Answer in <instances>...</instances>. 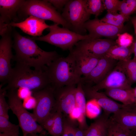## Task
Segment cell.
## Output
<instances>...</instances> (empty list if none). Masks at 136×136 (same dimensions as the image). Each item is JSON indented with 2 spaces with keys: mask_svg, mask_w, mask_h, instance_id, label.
Returning <instances> with one entry per match:
<instances>
[{
  "mask_svg": "<svg viewBox=\"0 0 136 136\" xmlns=\"http://www.w3.org/2000/svg\"><path fill=\"white\" fill-rule=\"evenodd\" d=\"M13 37V48L15 53L13 58L16 62L37 70H45L46 66L61 56L55 51L44 50L35 40L23 36L16 31L14 32Z\"/></svg>",
  "mask_w": 136,
  "mask_h": 136,
  "instance_id": "cell-1",
  "label": "cell"
},
{
  "mask_svg": "<svg viewBox=\"0 0 136 136\" xmlns=\"http://www.w3.org/2000/svg\"><path fill=\"white\" fill-rule=\"evenodd\" d=\"M6 86L2 88L3 91L21 88L33 92L50 85L46 68L45 70H32L27 65L18 62L12 68Z\"/></svg>",
  "mask_w": 136,
  "mask_h": 136,
  "instance_id": "cell-2",
  "label": "cell"
},
{
  "mask_svg": "<svg viewBox=\"0 0 136 136\" xmlns=\"http://www.w3.org/2000/svg\"><path fill=\"white\" fill-rule=\"evenodd\" d=\"M46 70L54 89L65 86L77 85L82 77L77 71L74 58L70 53L66 57L60 56L46 66Z\"/></svg>",
  "mask_w": 136,
  "mask_h": 136,
  "instance_id": "cell-3",
  "label": "cell"
},
{
  "mask_svg": "<svg viewBox=\"0 0 136 136\" xmlns=\"http://www.w3.org/2000/svg\"><path fill=\"white\" fill-rule=\"evenodd\" d=\"M20 17L33 16L49 20L71 30V28L61 14L47 0L25 1L18 12Z\"/></svg>",
  "mask_w": 136,
  "mask_h": 136,
  "instance_id": "cell-4",
  "label": "cell"
},
{
  "mask_svg": "<svg viewBox=\"0 0 136 136\" xmlns=\"http://www.w3.org/2000/svg\"><path fill=\"white\" fill-rule=\"evenodd\" d=\"M17 89L8 90L6 96L8 98L10 109L17 118L23 136H27L28 134L32 133L45 134L44 129L37 123L32 114L28 112L23 107L21 99L18 95Z\"/></svg>",
  "mask_w": 136,
  "mask_h": 136,
  "instance_id": "cell-5",
  "label": "cell"
},
{
  "mask_svg": "<svg viewBox=\"0 0 136 136\" xmlns=\"http://www.w3.org/2000/svg\"><path fill=\"white\" fill-rule=\"evenodd\" d=\"M54 23L48 28L49 32L42 36L30 38L35 41L45 42L61 48L63 50H72L79 41L89 38L88 35H82Z\"/></svg>",
  "mask_w": 136,
  "mask_h": 136,
  "instance_id": "cell-6",
  "label": "cell"
},
{
  "mask_svg": "<svg viewBox=\"0 0 136 136\" xmlns=\"http://www.w3.org/2000/svg\"><path fill=\"white\" fill-rule=\"evenodd\" d=\"M62 11L61 14L70 26L71 30L81 35H86L84 25L89 19L91 14L86 8L85 0H69Z\"/></svg>",
  "mask_w": 136,
  "mask_h": 136,
  "instance_id": "cell-7",
  "label": "cell"
},
{
  "mask_svg": "<svg viewBox=\"0 0 136 136\" xmlns=\"http://www.w3.org/2000/svg\"><path fill=\"white\" fill-rule=\"evenodd\" d=\"M54 89L51 85L41 90L32 92L36 104L32 113L41 125L51 112L55 103Z\"/></svg>",
  "mask_w": 136,
  "mask_h": 136,
  "instance_id": "cell-8",
  "label": "cell"
},
{
  "mask_svg": "<svg viewBox=\"0 0 136 136\" xmlns=\"http://www.w3.org/2000/svg\"><path fill=\"white\" fill-rule=\"evenodd\" d=\"M12 27L1 35L0 40V81L2 86L7 83L12 68L11 61L13 58L12 52L13 42L11 37Z\"/></svg>",
  "mask_w": 136,
  "mask_h": 136,
  "instance_id": "cell-9",
  "label": "cell"
},
{
  "mask_svg": "<svg viewBox=\"0 0 136 136\" xmlns=\"http://www.w3.org/2000/svg\"><path fill=\"white\" fill-rule=\"evenodd\" d=\"M116 45L115 41L110 39L88 38L78 42L72 49L100 58L105 56L112 47Z\"/></svg>",
  "mask_w": 136,
  "mask_h": 136,
  "instance_id": "cell-10",
  "label": "cell"
},
{
  "mask_svg": "<svg viewBox=\"0 0 136 136\" xmlns=\"http://www.w3.org/2000/svg\"><path fill=\"white\" fill-rule=\"evenodd\" d=\"M123 69L118 62L100 82L91 86L95 90L113 88L129 89L132 88Z\"/></svg>",
  "mask_w": 136,
  "mask_h": 136,
  "instance_id": "cell-11",
  "label": "cell"
},
{
  "mask_svg": "<svg viewBox=\"0 0 136 136\" xmlns=\"http://www.w3.org/2000/svg\"><path fill=\"white\" fill-rule=\"evenodd\" d=\"M84 28L88 31L89 38H99L105 37L113 40L117 39L119 34L126 32L127 26L119 28L103 22L97 18L89 19L84 24Z\"/></svg>",
  "mask_w": 136,
  "mask_h": 136,
  "instance_id": "cell-12",
  "label": "cell"
},
{
  "mask_svg": "<svg viewBox=\"0 0 136 136\" xmlns=\"http://www.w3.org/2000/svg\"><path fill=\"white\" fill-rule=\"evenodd\" d=\"M75 85L54 89L55 103L52 111L58 110L65 115L70 114L76 107Z\"/></svg>",
  "mask_w": 136,
  "mask_h": 136,
  "instance_id": "cell-13",
  "label": "cell"
},
{
  "mask_svg": "<svg viewBox=\"0 0 136 136\" xmlns=\"http://www.w3.org/2000/svg\"><path fill=\"white\" fill-rule=\"evenodd\" d=\"M82 83L85 97L90 100H95L106 114L109 116L110 114L117 113L122 109L128 108L113 100L105 93L95 90L92 88V85Z\"/></svg>",
  "mask_w": 136,
  "mask_h": 136,
  "instance_id": "cell-14",
  "label": "cell"
},
{
  "mask_svg": "<svg viewBox=\"0 0 136 136\" xmlns=\"http://www.w3.org/2000/svg\"><path fill=\"white\" fill-rule=\"evenodd\" d=\"M118 61L105 55L100 58L96 65L87 76L82 77L81 82L92 85L101 81L116 66Z\"/></svg>",
  "mask_w": 136,
  "mask_h": 136,
  "instance_id": "cell-15",
  "label": "cell"
},
{
  "mask_svg": "<svg viewBox=\"0 0 136 136\" xmlns=\"http://www.w3.org/2000/svg\"><path fill=\"white\" fill-rule=\"evenodd\" d=\"M9 25L12 27H18L24 33L33 37L41 36L43 31L49 28L50 26L46 23L45 20L32 16L20 22H12Z\"/></svg>",
  "mask_w": 136,
  "mask_h": 136,
  "instance_id": "cell-16",
  "label": "cell"
},
{
  "mask_svg": "<svg viewBox=\"0 0 136 136\" xmlns=\"http://www.w3.org/2000/svg\"><path fill=\"white\" fill-rule=\"evenodd\" d=\"M70 53L74 58L77 72L81 77L88 75L96 65L100 59L72 49L70 51Z\"/></svg>",
  "mask_w": 136,
  "mask_h": 136,
  "instance_id": "cell-17",
  "label": "cell"
},
{
  "mask_svg": "<svg viewBox=\"0 0 136 136\" xmlns=\"http://www.w3.org/2000/svg\"><path fill=\"white\" fill-rule=\"evenodd\" d=\"M25 0H0V23L9 25L17 20L18 12Z\"/></svg>",
  "mask_w": 136,
  "mask_h": 136,
  "instance_id": "cell-18",
  "label": "cell"
},
{
  "mask_svg": "<svg viewBox=\"0 0 136 136\" xmlns=\"http://www.w3.org/2000/svg\"><path fill=\"white\" fill-rule=\"evenodd\" d=\"M111 117L123 127L130 130H136V110L134 108L122 109Z\"/></svg>",
  "mask_w": 136,
  "mask_h": 136,
  "instance_id": "cell-19",
  "label": "cell"
},
{
  "mask_svg": "<svg viewBox=\"0 0 136 136\" xmlns=\"http://www.w3.org/2000/svg\"><path fill=\"white\" fill-rule=\"evenodd\" d=\"M105 94L108 96L122 103L124 105L134 108L135 97L133 88H113L105 90Z\"/></svg>",
  "mask_w": 136,
  "mask_h": 136,
  "instance_id": "cell-20",
  "label": "cell"
},
{
  "mask_svg": "<svg viewBox=\"0 0 136 136\" xmlns=\"http://www.w3.org/2000/svg\"><path fill=\"white\" fill-rule=\"evenodd\" d=\"M109 116L104 112L88 126L84 136H107Z\"/></svg>",
  "mask_w": 136,
  "mask_h": 136,
  "instance_id": "cell-21",
  "label": "cell"
},
{
  "mask_svg": "<svg viewBox=\"0 0 136 136\" xmlns=\"http://www.w3.org/2000/svg\"><path fill=\"white\" fill-rule=\"evenodd\" d=\"M75 95L76 107L80 113V116L78 119L79 123V127L82 129H86L88 127L85 118L86 104V97L81 82L77 84L76 87Z\"/></svg>",
  "mask_w": 136,
  "mask_h": 136,
  "instance_id": "cell-22",
  "label": "cell"
},
{
  "mask_svg": "<svg viewBox=\"0 0 136 136\" xmlns=\"http://www.w3.org/2000/svg\"><path fill=\"white\" fill-rule=\"evenodd\" d=\"M132 54L130 46L126 47L116 45L112 47L105 56L118 61H126L131 59Z\"/></svg>",
  "mask_w": 136,
  "mask_h": 136,
  "instance_id": "cell-23",
  "label": "cell"
},
{
  "mask_svg": "<svg viewBox=\"0 0 136 136\" xmlns=\"http://www.w3.org/2000/svg\"><path fill=\"white\" fill-rule=\"evenodd\" d=\"M118 62L124 71L127 77L132 84L136 83V58L133 57L126 61Z\"/></svg>",
  "mask_w": 136,
  "mask_h": 136,
  "instance_id": "cell-24",
  "label": "cell"
},
{
  "mask_svg": "<svg viewBox=\"0 0 136 136\" xmlns=\"http://www.w3.org/2000/svg\"><path fill=\"white\" fill-rule=\"evenodd\" d=\"M131 130L117 123L112 117L109 118L107 136H129Z\"/></svg>",
  "mask_w": 136,
  "mask_h": 136,
  "instance_id": "cell-25",
  "label": "cell"
},
{
  "mask_svg": "<svg viewBox=\"0 0 136 136\" xmlns=\"http://www.w3.org/2000/svg\"><path fill=\"white\" fill-rule=\"evenodd\" d=\"M129 17L121 14H112L107 13L106 15L101 19L102 22L119 28L124 26V23L128 20Z\"/></svg>",
  "mask_w": 136,
  "mask_h": 136,
  "instance_id": "cell-26",
  "label": "cell"
},
{
  "mask_svg": "<svg viewBox=\"0 0 136 136\" xmlns=\"http://www.w3.org/2000/svg\"><path fill=\"white\" fill-rule=\"evenodd\" d=\"M85 5L88 12L97 17L105 10L102 0H85Z\"/></svg>",
  "mask_w": 136,
  "mask_h": 136,
  "instance_id": "cell-27",
  "label": "cell"
},
{
  "mask_svg": "<svg viewBox=\"0 0 136 136\" xmlns=\"http://www.w3.org/2000/svg\"><path fill=\"white\" fill-rule=\"evenodd\" d=\"M55 112V118L53 125L48 132L52 136H61L63 131V118L62 113L59 110Z\"/></svg>",
  "mask_w": 136,
  "mask_h": 136,
  "instance_id": "cell-28",
  "label": "cell"
},
{
  "mask_svg": "<svg viewBox=\"0 0 136 136\" xmlns=\"http://www.w3.org/2000/svg\"><path fill=\"white\" fill-rule=\"evenodd\" d=\"M19 125L11 123L5 117L0 116V133H11L19 135Z\"/></svg>",
  "mask_w": 136,
  "mask_h": 136,
  "instance_id": "cell-29",
  "label": "cell"
},
{
  "mask_svg": "<svg viewBox=\"0 0 136 136\" xmlns=\"http://www.w3.org/2000/svg\"><path fill=\"white\" fill-rule=\"evenodd\" d=\"M118 11L120 14L130 18L131 14L136 12V0L121 1Z\"/></svg>",
  "mask_w": 136,
  "mask_h": 136,
  "instance_id": "cell-30",
  "label": "cell"
},
{
  "mask_svg": "<svg viewBox=\"0 0 136 136\" xmlns=\"http://www.w3.org/2000/svg\"><path fill=\"white\" fill-rule=\"evenodd\" d=\"M2 86L1 84L0 85V116H3L9 119V116L8 111L10 108L5 98L7 91L2 90Z\"/></svg>",
  "mask_w": 136,
  "mask_h": 136,
  "instance_id": "cell-31",
  "label": "cell"
},
{
  "mask_svg": "<svg viewBox=\"0 0 136 136\" xmlns=\"http://www.w3.org/2000/svg\"><path fill=\"white\" fill-rule=\"evenodd\" d=\"M117 36L115 42L117 45L119 46L128 47L133 43V37L127 32L118 34Z\"/></svg>",
  "mask_w": 136,
  "mask_h": 136,
  "instance_id": "cell-32",
  "label": "cell"
},
{
  "mask_svg": "<svg viewBox=\"0 0 136 136\" xmlns=\"http://www.w3.org/2000/svg\"><path fill=\"white\" fill-rule=\"evenodd\" d=\"M105 9L107 13L112 14L117 13L120 5L121 1L119 0H102Z\"/></svg>",
  "mask_w": 136,
  "mask_h": 136,
  "instance_id": "cell-33",
  "label": "cell"
},
{
  "mask_svg": "<svg viewBox=\"0 0 136 136\" xmlns=\"http://www.w3.org/2000/svg\"><path fill=\"white\" fill-rule=\"evenodd\" d=\"M55 112L52 111L41 126L48 132L52 128L54 121Z\"/></svg>",
  "mask_w": 136,
  "mask_h": 136,
  "instance_id": "cell-34",
  "label": "cell"
},
{
  "mask_svg": "<svg viewBox=\"0 0 136 136\" xmlns=\"http://www.w3.org/2000/svg\"><path fill=\"white\" fill-rule=\"evenodd\" d=\"M76 128L63 119V131L61 136H75Z\"/></svg>",
  "mask_w": 136,
  "mask_h": 136,
  "instance_id": "cell-35",
  "label": "cell"
},
{
  "mask_svg": "<svg viewBox=\"0 0 136 136\" xmlns=\"http://www.w3.org/2000/svg\"><path fill=\"white\" fill-rule=\"evenodd\" d=\"M56 9L58 10H62L69 0H47Z\"/></svg>",
  "mask_w": 136,
  "mask_h": 136,
  "instance_id": "cell-36",
  "label": "cell"
},
{
  "mask_svg": "<svg viewBox=\"0 0 136 136\" xmlns=\"http://www.w3.org/2000/svg\"><path fill=\"white\" fill-rule=\"evenodd\" d=\"M17 93L21 99H25L32 95V92L27 89L19 88L17 89Z\"/></svg>",
  "mask_w": 136,
  "mask_h": 136,
  "instance_id": "cell-37",
  "label": "cell"
},
{
  "mask_svg": "<svg viewBox=\"0 0 136 136\" xmlns=\"http://www.w3.org/2000/svg\"><path fill=\"white\" fill-rule=\"evenodd\" d=\"M86 130L76 128L75 136H84Z\"/></svg>",
  "mask_w": 136,
  "mask_h": 136,
  "instance_id": "cell-38",
  "label": "cell"
},
{
  "mask_svg": "<svg viewBox=\"0 0 136 136\" xmlns=\"http://www.w3.org/2000/svg\"><path fill=\"white\" fill-rule=\"evenodd\" d=\"M130 47L132 54H134V57L136 58V41L133 43Z\"/></svg>",
  "mask_w": 136,
  "mask_h": 136,
  "instance_id": "cell-39",
  "label": "cell"
},
{
  "mask_svg": "<svg viewBox=\"0 0 136 136\" xmlns=\"http://www.w3.org/2000/svg\"><path fill=\"white\" fill-rule=\"evenodd\" d=\"M131 21L134 26L135 33L136 37V16L132 18L131 19Z\"/></svg>",
  "mask_w": 136,
  "mask_h": 136,
  "instance_id": "cell-40",
  "label": "cell"
},
{
  "mask_svg": "<svg viewBox=\"0 0 136 136\" xmlns=\"http://www.w3.org/2000/svg\"><path fill=\"white\" fill-rule=\"evenodd\" d=\"M133 92L135 97L134 109L136 110V87L133 88Z\"/></svg>",
  "mask_w": 136,
  "mask_h": 136,
  "instance_id": "cell-41",
  "label": "cell"
},
{
  "mask_svg": "<svg viewBox=\"0 0 136 136\" xmlns=\"http://www.w3.org/2000/svg\"><path fill=\"white\" fill-rule=\"evenodd\" d=\"M27 136H39L37 134L32 133L28 134L27 135Z\"/></svg>",
  "mask_w": 136,
  "mask_h": 136,
  "instance_id": "cell-42",
  "label": "cell"
},
{
  "mask_svg": "<svg viewBox=\"0 0 136 136\" xmlns=\"http://www.w3.org/2000/svg\"><path fill=\"white\" fill-rule=\"evenodd\" d=\"M131 130L133 136H136V130Z\"/></svg>",
  "mask_w": 136,
  "mask_h": 136,
  "instance_id": "cell-43",
  "label": "cell"
},
{
  "mask_svg": "<svg viewBox=\"0 0 136 136\" xmlns=\"http://www.w3.org/2000/svg\"><path fill=\"white\" fill-rule=\"evenodd\" d=\"M129 136H133L132 133V132L131 131V132L130 134V135H129Z\"/></svg>",
  "mask_w": 136,
  "mask_h": 136,
  "instance_id": "cell-44",
  "label": "cell"
},
{
  "mask_svg": "<svg viewBox=\"0 0 136 136\" xmlns=\"http://www.w3.org/2000/svg\"><path fill=\"white\" fill-rule=\"evenodd\" d=\"M39 136H41V135H39Z\"/></svg>",
  "mask_w": 136,
  "mask_h": 136,
  "instance_id": "cell-45",
  "label": "cell"
},
{
  "mask_svg": "<svg viewBox=\"0 0 136 136\" xmlns=\"http://www.w3.org/2000/svg\"></svg>",
  "mask_w": 136,
  "mask_h": 136,
  "instance_id": "cell-46",
  "label": "cell"
}]
</instances>
